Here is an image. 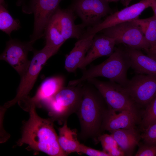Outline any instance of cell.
Returning a JSON list of instances; mask_svg holds the SVG:
<instances>
[{
	"mask_svg": "<svg viewBox=\"0 0 156 156\" xmlns=\"http://www.w3.org/2000/svg\"><path fill=\"white\" fill-rule=\"evenodd\" d=\"M36 107L32 106L28 111L29 117L24 123L21 138L17 142L18 146L26 144L32 150L42 152L51 156L67 155L60 146L53 121L51 118L40 117Z\"/></svg>",
	"mask_w": 156,
	"mask_h": 156,
	"instance_id": "6da1fadb",
	"label": "cell"
},
{
	"mask_svg": "<svg viewBox=\"0 0 156 156\" xmlns=\"http://www.w3.org/2000/svg\"><path fill=\"white\" fill-rule=\"evenodd\" d=\"M106 105L102 95L93 85L88 82L83 84L82 99L76 112L80 123L81 139L96 140L101 135L104 116L108 109Z\"/></svg>",
	"mask_w": 156,
	"mask_h": 156,
	"instance_id": "7a4b0ae2",
	"label": "cell"
},
{
	"mask_svg": "<svg viewBox=\"0 0 156 156\" xmlns=\"http://www.w3.org/2000/svg\"><path fill=\"white\" fill-rule=\"evenodd\" d=\"M130 67V61L125 48L118 47L103 62L83 70L82 76L69 81L68 86L76 85L89 79L103 77L125 87L129 81L127 72Z\"/></svg>",
	"mask_w": 156,
	"mask_h": 156,
	"instance_id": "3957f363",
	"label": "cell"
},
{
	"mask_svg": "<svg viewBox=\"0 0 156 156\" xmlns=\"http://www.w3.org/2000/svg\"><path fill=\"white\" fill-rule=\"evenodd\" d=\"M83 84L82 83L63 87L45 103L53 121L56 120L64 122L69 116L76 113L82 99Z\"/></svg>",
	"mask_w": 156,
	"mask_h": 156,
	"instance_id": "277c9868",
	"label": "cell"
},
{
	"mask_svg": "<svg viewBox=\"0 0 156 156\" xmlns=\"http://www.w3.org/2000/svg\"><path fill=\"white\" fill-rule=\"evenodd\" d=\"M58 50L45 45L41 50L35 52L27 69L21 76L16 96L13 99L5 103L3 108L6 109L29 97L28 95L33 88L43 66Z\"/></svg>",
	"mask_w": 156,
	"mask_h": 156,
	"instance_id": "5b68a950",
	"label": "cell"
},
{
	"mask_svg": "<svg viewBox=\"0 0 156 156\" xmlns=\"http://www.w3.org/2000/svg\"><path fill=\"white\" fill-rule=\"evenodd\" d=\"M86 81L98 90L109 109L116 112L128 111L138 117L136 105L124 87L113 81H102L96 78Z\"/></svg>",
	"mask_w": 156,
	"mask_h": 156,
	"instance_id": "8992f818",
	"label": "cell"
},
{
	"mask_svg": "<svg viewBox=\"0 0 156 156\" xmlns=\"http://www.w3.org/2000/svg\"><path fill=\"white\" fill-rule=\"evenodd\" d=\"M101 31L103 35L115 39L116 43L145 51L150 45L146 40L139 26L133 20L120 23Z\"/></svg>",
	"mask_w": 156,
	"mask_h": 156,
	"instance_id": "52a82bcc",
	"label": "cell"
},
{
	"mask_svg": "<svg viewBox=\"0 0 156 156\" xmlns=\"http://www.w3.org/2000/svg\"><path fill=\"white\" fill-rule=\"evenodd\" d=\"M154 0H142L139 2L129 6L108 16L103 21L89 27L83 35L86 37L96 35L102 30L117 24L132 21L138 18L139 16L145 9L151 7Z\"/></svg>",
	"mask_w": 156,
	"mask_h": 156,
	"instance_id": "ba28073f",
	"label": "cell"
},
{
	"mask_svg": "<svg viewBox=\"0 0 156 156\" xmlns=\"http://www.w3.org/2000/svg\"><path fill=\"white\" fill-rule=\"evenodd\" d=\"M124 87L136 105L146 107L156 95V75L136 74Z\"/></svg>",
	"mask_w": 156,
	"mask_h": 156,
	"instance_id": "9c48e42d",
	"label": "cell"
},
{
	"mask_svg": "<svg viewBox=\"0 0 156 156\" xmlns=\"http://www.w3.org/2000/svg\"><path fill=\"white\" fill-rule=\"evenodd\" d=\"M83 22L84 26H93L111 12L106 0H75L71 8Z\"/></svg>",
	"mask_w": 156,
	"mask_h": 156,
	"instance_id": "30bf717a",
	"label": "cell"
},
{
	"mask_svg": "<svg viewBox=\"0 0 156 156\" xmlns=\"http://www.w3.org/2000/svg\"><path fill=\"white\" fill-rule=\"evenodd\" d=\"M62 0H31L29 11L33 13L34 18L31 40L35 42L44 36V32L47 25Z\"/></svg>",
	"mask_w": 156,
	"mask_h": 156,
	"instance_id": "8fae6325",
	"label": "cell"
},
{
	"mask_svg": "<svg viewBox=\"0 0 156 156\" xmlns=\"http://www.w3.org/2000/svg\"><path fill=\"white\" fill-rule=\"evenodd\" d=\"M35 42H27L11 39L6 43L5 49L0 56V59L9 63L21 76L26 71L30 61L27 58L28 52L32 50Z\"/></svg>",
	"mask_w": 156,
	"mask_h": 156,
	"instance_id": "7c38bea8",
	"label": "cell"
},
{
	"mask_svg": "<svg viewBox=\"0 0 156 156\" xmlns=\"http://www.w3.org/2000/svg\"><path fill=\"white\" fill-rule=\"evenodd\" d=\"M64 81V78L60 76L47 78L42 83L33 97H28L18 103L22 108L27 111L32 106L40 107L42 103H45L63 87Z\"/></svg>",
	"mask_w": 156,
	"mask_h": 156,
	"instance_id": "4fadbf2b",
	"label": "cell"
},
{
	"mask_svg": "<svg viewBox=\"0 0 156 156\" xmlns=\"http://www.w3.org/2000/svg\"><path fill=\"white\" fill-rule=\"evenodd\" d=\"M94 36L91 45L79 68L82 70L96 59L110 55L114 52L116 42L115 39L104 35Z\"/></svg>",
	"mask_w": 156,
	"mask_h": 156,
	"instance_id": "5bb4252c",
	"label": "cell"
},
{
	"mask_svg": "<svg viewBox=\"0 0 156 156\" xmlns=\"http://www.w3.org/2000/svg\"><path fill=\"white\" fill-rule=\"evenodd\" d=\"M138 117L127 111L116 112L108 109L105 114L101 130L111 132L120 129L135 128Z\"/></svg>",
	"mask_w": 156,
	"mask_h": 156,
	"instance_id": "9a60e30c",
	"label": "cell"
},
{
	"mask_svg": "<svg viewBox=\"0 0 156 156\" xmlns=\"http://www.w3.org/2000/svg\"><path fill=\"white\" fill-rule=\"evenodd\" d=\"M136 74L156 75V61L144 54L140 50L127 46L125 48Z\"/></svg>",
	"mask_w": 156,
	"mask_h": 156,
	"instance_id": "2e32d148",
	"label": "cell"
},
{
	"mask_svg": "<svg viewBox=\"0 0 156 156\" xmlns=\"http://www.w3.org/2000/svg\"><path fill=\"white\" fill-rule=\"evenodd\" d=\"M95 35L79 39L74 47L66 57L65 68L69 72L75 73L79 68L90 49Z\"/></svg>",
	"mask_w": 156,
	"mask_h": 156,
	"instance_id": "e0dca14e",
	"label": "cell"
},
{
	"mask_svg": "<svg viewBox=\"0 0 156 156\" xmlns=\"http://www.w3.org/2000/svg\"><path fill=\"white\" fill-rule=\"evenodd\" d=\"M73 12L72 8L62 9L59 7L56 10L62 33L66 41L71 38L79 39L84 33L82 31L84 26L75 23Z\"/></svg>",
	"mask_w": 156,
	"mask_h": 156,
	"instance_id": "ac0fdd59",
	"label": "cell"
},
{
	"mask_svg": "<svg viewBox=\"0 0 156 156\" xmlns=\"http://www.w3.org/2000/svg\"><path fill=\"white\" fill-rule=\"evenodd\" d=\"M110 133L126 155H131L141 138L135 128L120 129Z\"/></svg>",
	"mask_w": 156,
	"mask_h": 156,
	"instance_id": "d6986e66",
	"label": "cell"
},
{
	"mask_svg": "<svg viewBox=\"0 0 156 156\" xmlns=\"http://www.w3.org/2000/svg\"><path fill=\"white\" fill-rule=\"evenodd\" d=\"M59 127L58 141L60 147L67 155L74 152L80 153L81 143L78 140L76 129H71L68 127L67 121Z\"/></svg>",
	"mask_w": 156,
	"mask_h": 156,
	"instance_id": "ffe728a7",
	"label": "cell"
},
{
	"mask_svg": "<svg viewBox=\"0 0 156 156\" xmlns=\"http://www.w3.org/2000/svg\"><path fill=\"white\" fill-rule=\"evenodd\" d=\"M56 10L47 25L44 35L45 46L59 49L66 40L62 33Z\"/></svg>",
	"mask_w": 156,
	"mask_h": 156,
	"instance_id": "44dd1931",
	"label": "cell"
},
{
	"mask_svg": "<svg viewBox=\"0 0 156 156\" xmlns=\"http://www.w3.org/2000/svg\"><path fill=\"white\" fill-rule=\"evenodd\" d=\"M133 21L139 26L150 46L156 44V17L154 15L144 19L138 18Z\"/></svg>",
	"mask_w": 156,
	"mask_h": 156,
	"instance_id": "7402d4cb",
	"label": "cell"
},
{
	"mask_svg": "<svg viewBox=\"0 0 156 156\" xmlns=\"http://www.w3.org/2000/svg\"><path fill=\"white\" fill-rule=\"evenodd\" d=\"M20 27V22L14 19L7 10L4 0H0V29L10 36L12 31Z\"/></svg>",
	"mask_w": 156,
	"mask_h": 156,
	"instance_id": "603a6c76",
	"label": "cell"
},
{
	"mask_svg": "<svg viewBox=\"0 0 156 156\" xmlns=\"http://www.w3.org/2000/svg\"><path fill=\"white\" fill-rule=\"evenodd\" d=\"M156 122V95L146 106L142 125L144 129Z\"/></svg>",
	"mask_w": 156,
	"mask_h": 156,
	"instance_id": "cb8c5ba5",
	"label": "cell"
},
{
	"mask_svg": "<svg viewBox=\"0 0 156 156\" xmlns=\"http://www.w3.org/2000/svg\"><path fill=\"white\" fill-rule=\"evenodd\" d=\"M144 142L149 144H156V122L149 125L144 129L141 135Z\"/></svg>",
	"mask_w": 156,
	"mask_h": 156,
	"instance_id": "d4e9b609",
	"label": "cell"
},
{
	"mask_svg": "<svg viewBox=\"0 0 156 156\" xmlns=\"http://www.w3.org/2000/svg\"><path fill=\"white\" fill-rule=\"evenodd\" d=\"M98 139L101 142L103 151L107 153L112 148L119 146L116 142L111 134H104L101 135Z\"/></svg>",
	"mask_w": 156,
	"mask_h": 156,
	"instance_id": "484cf974",
	"label": "cell"
},
{
	"mask_svg": "<svg viewBox=\"0 0 156 156\" xmlns=\"http://www.w3.org/2000/svg\"><path fill=\"white\" fill-rule=\"evenodd\" d=\"M136 156H156V144H149L144 142L140 145Z\"/></svg>",
	"mask_w": 156,
	"mask_h": 156,
	"instance_id": "4316f807",
	"label": "cell"
},
{
	"mask_svg": "<svg viewBox=\"0 0 156 156\" xmlns=\"http://www.w3.org/2000/svg\"><path fill=\"white\" fill-rule=\"evenodd\" d=\"M83 153L90 156H109L104 151L97 150L81 144L80 153Z\"/></svg>",
	"mask_w": 156,
	"mask_h": 156,
	"instance_id": "83f0119b",
	"label": "cell"
},
{
	"mask_svg": "<svg viewBox=\"0 0 156 156\" xmlns=\"http://www.w3.org/2000/svg\"><path fill=\"white\" fill-rule=\"evenodd\" d=\"M109 156H122L125 155L124 152L119 147L112 148L107 152Z\"/></svg>",
	"mask_w": 156,
	"mask_h": 156,
	"instance_id": "f1b7e54d",
	"label": "cell"
},
{
	"mask_svg": "<svg viewBox=\"0 0 156 156\" xmlns=\"http://www.w3.org/2000/svg\"><path fill=\"white\" fill-rule=\"evenodd\" d=\"M145 51L147 55L156 61V44L151 46L148 49Z\"/></svg>",
	"mask_w": 156,
	"mask_h": 156,
	"instance_id": "f546056e",
	"label": "cell"
},
{
	"mask_svg": "<svg viewBox=\"0 0 156 156\" xmlns=\"http://www.w3.org/2000/svg\"><path fill=\"white\" fill-rule=\"evenodd\" d=\"M151 7L153 10L154 16L156 17V0H154Z\"/></svg>",
	"mask_w": 156,
	"mask_h": 156,
	"instance_id": "4dcf8cb0",
	"label": "cell"
},
{
	"mask_svg": "<svg viewBox=\"0 0 156 156\" xmlns=\"http://www.w3.org/2000/svg\"><path fill=\"white\" fill-rule=\"evenodd\" d=\"M133 0H122L121 1V3L124 6L127 7Z\"/></svg>",
	"mask_w": 156,
	"mask_h": 156,
	"instance_id": "1f68e13d",
	"label": "cell"
},
{
	"mask_svg": "<svg viewBox=\"0 0 156 156\" xmlns=\"http://www.w3.org/2000/svg\"><path fill=\"white\" fill-rule=\"evenodd\" d=\"M106 0L108 2H116L120 0Z\"/></svg>",
	"mask_w": 156,
	"mask_h": 156,
	"instance_id": "d6a6232c",
	"label": "cell"
}]
</instances>
